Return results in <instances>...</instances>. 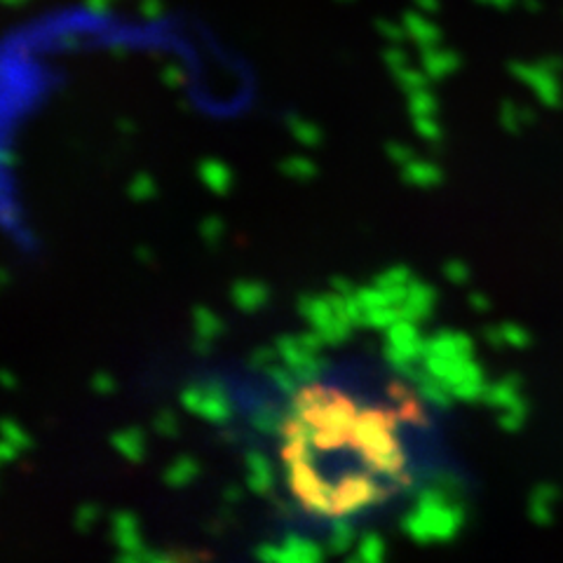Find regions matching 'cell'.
Listing matches in <instances>:
<instances>
[{"mask_svg": "<svg viewBox=\"0 0 563 563\" xmlns=\"http://www.w3.org/2000/svg\"><path fill=\"white\" fill-rule=\"evenodd\" d=\"M442 413V397L397 362L275 378L252 416L275 512L298 533L336 540L413 512L449 477Z\"/></svg>", "mask_w": 563, "mask_h": 563, "instance_id": "cell-1", "label": "cell"}]
</instances>
